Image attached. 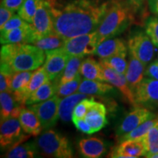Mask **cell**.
I'll return each mask as SVG.
<instances>
[{
  "mask_svg": "<svg viewBox=\"0 0 158 158\" xmlns=\"http://www.w3.org/2000/svg\"><path fill=\"white\" fill-rule=\"evenodd\" d=\"M108 7L100 0H73L62 8L51 7L54 32L68 40L96 31Z\"/></svg>",
  "mask_w": 158,
  "mask_h": 158,
  "instance_id": "obj_1",
  "label": "cell"
},
{
  "mask_svg": "<svg viewBox=\"0 0 158 158\" xmlns=\"http://www.w3.org/2000/svg\"><path fill=\"white\" fill-rule=\"evenodd\" d=\"M45 52L29 43L5 44L1 48V64L13 73L35 70L45 62Z\"/></svg>",
  "mask_w": 158,
  "mask_h": 158,
  "instance_id": "obj_2",
  "label": "cell"
},
{
  "mask_svg": "<svg viewBox=\"0 0 158 158\" xmlns=\"http://www.w3.org/2000/svg\"><path fill=\"white\" fill-rule=\"evenodd\" d=\"M130 10H132L130 7L121 2L114 1L109 4L108 10L96 30L99 43L119 35L127 28L132 21Z\"/></svg>",
  "mask_w": 158,
  "mask_h": 158,
  "instance_id": "obj_3",
  "label": "cell"
},
{
  "mask_svg": "<svg viewBox=\"0 0 158 158\" xmlns=\"http://www.w3.org/2000/svg\"><path fill=\"white\" fill-rule=\"evenodd\" d=\"M37 145L43 155L54 158H71L73 157L69 140L53 130L43 133L37 140Z\"/></svg>",
  "mask_w": 158,
  "mask_h": 158,
  "instance_id": "obj_4",
  "label": "cell"
},
{
  "mask_svg": "<svg viewBox=\"0 0 158 158\" xmlns=\"http://www.w3.org/2000/svg\"><path fill=\"white\" fill-rule=\"evenodd\" d=\"M32 33V42L37 39L54 32L51 5L48 0H40L36 13L30 23Z\"/></svg>",
  "mask_w": 158,
  "mask_h": 158,
  "instance_id": "obj_5",
  "label": "cell"
},
{
  "mask_svg": "<svg viewBox=\"0 0 158 158\" xmlns=\"http://www.w3.org/2000/svg\"><path fill=\"white\" fill-rule=\"evenodd\" d=\"M99 43L98 33L94 31L66 40L62 48L70 56L84 57L95 54Z\"/></svg>",
  "mask_w": 158,
  "mask_h": 158,
  "instance_id": "obj_6",
  "label": "cell"
},
{
  "mask_svg": "<svg viewBox=\"0 0 158 158\" xmlns=\"http://www.w3.org/2000/svg\"><path fill=\"white\" fill-rule=\"evenodd\" d=\"M127 47L130 54L139 59L145 65L152 60L155 55V45L146 31H138L130 35Z\"/></svg>",
  "mask_w": 158,
  "mask_h": 158,
  "instance_id": "obj_7",
  "label": "cell"
},
{
  "mask_svg": "<svg viewBox=\"0 0 158 158\" xmlns=\"http://www.w3.org/2000/svg\"><path fill=\"white\" fill-rule=\"evenodd\" d=\"M19 118H9L1 121L0 127V145L2 149L15 147L23 143L30 135H24Z\"/></svg>",
  "mask_w": 158,
  "mask_h": 158,
  "instance_id": "obj_8",
  "label": "cell"
},
{
  "mask_svg": "<svg viewBox=\"0 0 158 158\" xmlns=\"http://www.w3.org/2000/svg\"><path fill=\"white\" fill-rule=\"evenodd\" d=\"M61 99L55 94L52 98L38 103L31 104L29 108L38 116L43 130H48L56 123L59 117V107Z\"/></svg>",
  "mask_w": 158,
  "mask_h": 158,
  "instance_id": "obj_9",
  "label": "cell"
},
{
  "mask_svg": "<svg viewBox=\"0 0 158 158\" xmlns=\"http://www.w3.org/2000/svg\"><path fill=\"white\" fill-rule=\"evenodd\" d=\"M134 94L137 106L147 108L158 107V81L143 78L134 91Z\"/></svg>",
  "mask_w": 158,
  "mask_h": 158,
  "instance_id": "obj_10",
  "label": "cell"
},
{
  "mask_svg": "<svg viewBox=\"0 0 158 158\" xmlns=\"http://www.w3.org/2000/svg\"><path fill=\"white\" fill-rule=\"evenodd\" d=\"M155 117V114L147 108L139 106L134 107V109L124 118L118 125L116 130V135L118 138L121 137L135 129L147 120Z\"/></svg>",
  "mask_w": 158,
  "mask_h": 158,
  "instance_id": "obj_11",
  "label": "cell"
},
{
  "mask_svg": "<svg viewBox=\"0 0 158 158\" xmlns=\"http://www.w3.org/2000/svg\"><path fill=\"white\" fill-rule=\"evenodd\" d=\"M45 55L46 57L43 68L46 71L49 79L54 81L64 70L70 56L63 48L45 51Z\"/></svg>",
  "mask_w": 158,
  "mask_h": 158,
  "instance_id": "obj_12",
  "label": "cell"
},
{
  "mask_svg": "<svg viewBox=\"0 0 158 158\" xmlns=\"http://www.w3.org/2000/svg\"><path fill=\"white\" fill-rule=\"evenodd\" d=\"M100 64H101L102 71H103L106 81L114 85L115 87L117 88L123 94L126 100L131 106H133V107L138 106L135 102V94H134L133 91L130 87L125 76L116 72L113 69L108 68V67L101 64V63H100Z\"/></svg>",
  "mask_w": 158,
  "mask_h": 158,
  "instance_id": "obj_13",
  "label": "cell"
},
{
  "mask_svg": "<svg viewBox=\"0 0 158 158\" xmlns=\"http://www.w3.org/2000/svg\"><path fill=\"white\" fill-rule=\"evenodd\" d=\"M146 154L141 139L126 140L119 142V144L114 147L109 154V157L115 158H137Z\"/></svg>",
  "mask_w": 158,
  "mask_h": 158,
  "instance_id": "obj_14",
  "label": "cell"
},
{
  "mask_svg": "<svg viewBox=\"0 0 158 158\" xmlns=\"http://www.w3.org/2000/svg\"><path fill=\"white\" fill-rule=\"evenodd\" d=\"M1 121L9 118H19L25 105L19 103L11 92H2L0 94Z\"/></svg>",
  "mask_w": 158,
  "mask_h": 158,
  "instance_id": "obj_15",
  "label": "cell"
},
{
  "mask_svg": "<svg viewBox=\"0 0 158 158\" xmlns=\"http://www.w3.org/2000/svg\"><path fill=\"white\" fill-rule=\"evenodd\" d=\"M0 41L2 45L16 44V43H31L32 33L31 24L23 26L12 29V30L1 32Z\"/></svg>",
  "mask_w": 158,
  "mask_h": 158,
  "instance_id": "obj_16",
  "label": "cell"
},
{
  "mask_svg": "<svg viewBox=\"0 0 158 158\" xmlns=\"http://www.w3.org/2000/svg\"><path fill=\"white\" fill-rule=\"evenodd\" d=\"M130 59L125 76L130 87L133 91L143 80L145 76V66L139 59L130 54Z\"/></svg>",
  "mask_w": 158,
  "mask_h": 158,
  "instance_id": "obj_17",
  "label": "cell"
},
{
  "mask_svg": "<svg viewBox=\"0 0 158 158\" xmlns=\"http://www.w3.org/2000/svg\"><path fill=\"white\" fill-rule=\"evenodd\" d=\"M122 52H127V46L124 40L118 38H108L98 45L94 54L100 59H106Z\"/></svg>",
  "mask_w": 158,
  "mask_h": 158,
  "instance_id": "obj_18",
  "label": "cell"
},
{
  "mask_svg": "<svg viewBox=\"0 0 158 158\" xmlns=\"http://www.w3.org/2000/svg\"><path fill=\"white\" fill-rule=\"evenodd\" d=\"M19 119L25 133L32 136H37L40 134L43 130L42 124L33 110L24 108L20 114Z\"/></svg>",
  "mask_w": 158,
  "mask_h": 158,
  "instance_id": "obj_19",
  "label": "cell"
},
{
  "mask_svg": "<svg viewBox=\"0 0 158 158\" xmlns=\"http://www.w3.org/2000/svg\"><path fill=\"white\" fill-rule=\"evenodd\" d=\"M33 71H21L13 74L12 78L10 91L19 103L26 105L24 99V91L28 85Z\"/></svg>",
  "mask_w": 158,
  "mask_h": 158,
  "instance_id": "obj_20",
  "label": "cell"
},
{
  "mask_svg": "<svg viewBox=\"0 0 158 158\" xmlns=\"http://www.w3.org/2000/svg\"><path fill=\"white\" fill-rule=\"evenodd\" d=\"M79 151L84 157L98 158L106 152V145L100 138H85L78 142Z\"/></svg>",
  "mask_w": 158,
  "mask_h": 158,
  "instance_id": "obj_21",
  "label": "cell"
},
{
  "mask_svg": "<svg viewBox=\"0 0 158 158\" xmlns=\"http://www.w3.org/2000/svg\"><path fill=\"white\" fill-rule=\"evenodd\" d=\"M106 108L103 104L94 101L85 116L94 133L100 130L108 123L106 118Z\"/></svg>",
  "mask_w": 158,
  "mask_h": 158,
  "instance_id": "obj_22",
  "label": "cell"
},
{
  "mask_svg": "<svg viewBox=\"0 0 158 158\" xmlns=\"http://www.w3.org/2000/svg\"><path fill=\"white\" fill-rule=\"evenodd\" d=\"M87 94L78 92V93H74L71 95L63 98L59 102V118L64 122H68L72 120L73 113L77 104L84 99L87 98Z\"/></svg>",
  "mask_w": 158,
  "mask_h": 158,
  "instance_id": "obj_23",
  "label": "cell"
},
{
  "mask_svg": "<svg viewBox=\"0 0 158 158\" xmlns=\"http://www.w3.org/2000/svg\"><path fill=\"white\" fill-rule=\"evenodd\" d=\"M114 89L110 84H106L100 81L84 79L81 82L78 92L87 95H103Z\"/></svg>",
  "mask_w": 158,
  "mask_h": 158,
  "instance_id": "obj_24",
  "label": "cell"
},
{
  "mask_svg": "<svg viewBox=\"0 0 158 158\" xmlns=\"http://www.w3.org/2000/svg\"><path fill=\"white\" fill-rule=\"evenodd\" d=\"M84 60L82 56H70L68 61L64 70L59 76L55 78V84H63L73 80L80 73V67Z\"/></svg>",
  "mask_w": 158,
  "mask_h": 158,
  "instance_id": "obj_25",
  "label": "cell"
},
{
  "mask_svg": "<svg viewBox=\"0 0 158 158\" xmlns=\"http://www.w3.org/2000/svg\"><path fill=\"white\" fill-rule=\"evenodd\" d=\"M80 74L85 78L106 81L101 64L92 57L85 59L80 67Z\"/></svg>",
  "mask_w": 158,
  "mask_h": 158,
  "instance_id": "obj_26",
  "label": "cell"
},
{
  "mask_svg": "<svg viewBox=\"0 0 158 158\" xmlns=\"http://www.w3.org/2000/svg\"><path fill=\"white\" fill-rule=\"evenodd\" d=\"M37 145L33 142L18 144L8 150L5 157L8 158H32L38 154Z\"/></svg>",
  "mask_w": 158,
  "mask_h": 158,
  "instance_id": "obj_27",
  "label": "cell"
},
{
  "mask_svg": "<svg viewBox=\"0 0 158 158\" xmlns=\"http://www.w3.org/2000/svg\"><path fill=\"white\" fill-rule=\"evenodd\" d=\"M55 94L56 88L54 83L51 80H48L29 97L26 101V105H31L45 101L52 98Z\"/></svg>",
  "mask_w": 158,
  "mask_h": 158,
  "instance_id": "obj_28",
  "label": "cell"
},
{
  "mask_svg": "<svg viewBox=\"0 0 158 158\" xmlns=\"http://www.w3.org/2000/svg\"><path fill=\"white\" fill-rule=\"evenodd\" d=\"M48 80H50V79H49L48 74H47L46 71L45 70L43 66L42 68H38L35 71H33L32 76L31 77L30 81H29V84L24 91V94H23L25 103L29 97L32 93H34L40 86H42L43 84L48 81Z\"/></svg>",
  "mask_w": 158,
  "mask_h": 158,
  "instance_id": "obj_29",
  "label": "cell"
},
{
  "mask_svg": "<svg viewBox=\"0 0 158 158\" xmlns=\"http://www.w3.org/2000/svg\"><path fill=\"white\" fill-rule=\"evenodd\" d=\"M66 40L57 35L56 33H52L47 36L37 39L32 43L33 45L45 51L54 50V49L62 48L64 46Z\"/></svg>",
  "mask_w": 158,
  "mask_h": 158,
  "instance_id": "obj_30",
  "label": "cell"
},
{
  "mask_svg": "<svg viewBox=\"0 0 158 158\" xmlns=\"http://www.w3.org/2000/svg\"><path fill=\"white\" fill-rule=\"evenodd\" d=\"M141 139L145 147L146 154L144 157H150L158 153V122Z\"/></svg>",
  "mask_w": 158,
  "mask_h": 158,
  "instance_id": "obj_31",
  "label": "cell"
},
{
  "mask_svg": "<svg viewBox=\"0 0 158 158\" xmlns=\"http://www.w3.org/2000/svg\"><path fill=\"white\" fill-rule=\"evenodd\" d=\"M126 56H127V52H122L108 58L100 59L99 62L113 69L119 73L125 75L128 66Z\"/></svg>",
  "mask_w": 158,
  "mask_h": 158,
  "instance_id": "obj_32",
  "label": "cell"
},
{
  "mask_svg": "<svg viewBox=\"0 0 158 158\" xmlns=\"http://www.w3.org/2000/svg\"><path fill=\"white\" fill-rule=\"evenodd\" d=\"M158 122V117H155L152 119H149L141 125L138 126L135 129L132 130L131 132L128 133L125 135L121 136V137L118 138V141L121 142L126 140H136V139H141L143 137L144 135L147 134L149 130L153 127L155 124Z\"/></svg>",
  "mask_w": 158,
  "mask_h": 158,
  "instance_id": "obj_33",
  "label": "cell"
},
{
  "mask_svg": "<svg viewBox=\"0 0 158 158\" xmlns=\"http://www.w3.org/2000/svg\"><path fill=\"white\" fill-rule=\"evenodd\" d=\"M81 75L78 74L73 80L65 83L63 84H55L56 88V95L59 98H65L74 94L78 89L81 82Z\"/></svg>",
  "mask_w": 158,
  "mask_h": 158,
  "instance_id": "obj_34",
  "label": "cell"
},
{
  "mask_svg": "<svg viewBox=\"0 0 158 158\" xmlns=\"http://www.w3.org/2000/svg\"><path fill=\"white\" fill-rule=\"evenodd\" d=\"M39 1L40 0H24L23 5L18 10V15L25 21L31 23L36 13Z\"/></svg>",
  "mask_w": 158,
  "mask_h": 158,
  "instance_id": "obj_35",
  "label": "cell"
},
{
  "mask_svg": "<svg viewBox=\"0 0 158 158\" xmlns=\"http://www.w3.org/2000/svg\"><path fill=\"white\" fill-rule=\"evenodd\" d=\"M145 31L153 44L158 48V15L148 18L145 22Z\"/></svg>",
  "mask_w": 158,
  "mask_h": 158,
  "instance_id": "obj_36",
  "label": "cell"
},
{
  "mask_svg": "<svg viewBox=\"0 0 158 158\" xmlns=\"http://www.w3.org/2000/svg\"><path fill=\"white\" fill-rule=\"evenodd\" d=\"M13 73L8 67L5 64H1V73H0V91L2 92H10L12 78Z\"/></svg>",
  "mask_w": 158,
  "mask_h": 158,
  "instance_id": "obj_37",
  "label": "cell"
},
{
  "mask_svg": "<svg viewBox=\"0 0 158 158\" xmlns=\"http://www.w3.org/2000/svg\"><path fill=\"white\" fill-rule=\"evenodd\" d=\"M94 100L93 98L87 99L85 98L81 100L80 102L77 104L73 113L72 118H85L88 110L92 107V105L94 104Z\"/></svg>",
  "mask_w": 158,
  "mask_h": 158,
  "instance_id": "obj_38",
  "label": "cell"
},
{
  "mask_svg": "<svg viewBox=\"0 0 158 158\" xmlns=\"http://www.w3.org/2000/svg\"><path fill=\"white\" fill-rule=\"evenodd\" d=\"M28 22L25 21L23 19H21L19 15H14L10 19L6 22L2 27H1V32H5L12 29L19 28V27H23V26L28 24Z\"/></svg>",
  "mask_w": 158,
  "mask_h": 158,
  "instance_id": "obj_39",
  "label": "cell"
},
{
  "mask_svg": "<svg viewBox=\"0 0 158 158\" xmlns=\"http://www.w3.org/2000/svg\"><path fill=\"white\" fill-rule=\"evenodd\" d=\"M72 121L76 126V127L82 133L86 134H92L94 133L92 127L88 123L85 118H72Z\"/></svg>",
  "mask_w": 158,
  "mask_h": 158,
  "instance_id": "obj_40",
  "label": "cell"
},
{
  "mask_svg": "<svg viewBox=\"0 0 158 158\" xmlns=\"http://www.w3.org/2000/svg\"><path fill=\"white\" fill-rule=\"evenodd\" d=\"M145 76L158 81V60L154 61L148 65L145 70Z\"/></svg>",
  "mask_w": 158,
  "mask_h": 158,
  "instance_id": "obj_41",
  "label": "cell"
},
{
  "mask_svg": "<svg viewBox=\"0 0 158 158\" xmlns=\"http://www.w3.org/2000/svg\"><path fill=\"white\" fill-rule=\"evenodd\" d=\"M13 13H14L13 11L7 9L3 5H1V8H0V28L2 27L6 22L14 15Z\"/></svg>",
  "mask_w": 158,
  "mask_h": 158,
  "instance_id": "obj_42",
  "label": "cell"
},
{
  "mask_svg": "<svg viewBox=\"0 0 158 158\" xmlns=\"http://www.w3.org/2000/svg\"><path fill=\"white\" fill-rule=\"evenodd\" d=\"M23 2L24 0H2L1 5L15 12L19 10L21 6L23 5Z\"/></svg>",
  "mask_w": 158,
  "mask_h": 158,
  "instance_id": "obj_43",
  "label": "cell"
},
{
  "mask_svg": "<svg viewBox=\"0 0 158 158\" xmlns=\"http://www.w3.org/2000/svg\"><path fill=\"white\" fill-rule=\"evenodd\" d=\"M128 5L134 12H138L143 8L146 0H127Z\"/></svg>",
  "mask_w": 158,
  "mask_h": 158,
  "instance_id": "obj_44",
  "label": "cell"
},
{
  "mask_svg": "<svg viewBox=\"0 0 158 158\" xmlns=\"http://www.w3.org/2000/svg\"><path fill=\"white\" fill-rule=\"evenodd\" d=\"M149 10L154 14L158 15V0H147Z\"/></svg>",
  "mask_w": 158,
  "mask_h": 158,
  "instance_id": "obj_45",
  "label": "cell"
},
{
  "mask_svg": "<svg viewBox=\"0 0 158 158\" xmlns=\"http://www.w3.org/2000/svg\"><path fill=\"white\" fill-rule=\"evenodd\" d=\"M157 60H158V57H157Z\"/></svg>",
  "mask_w": 158,
  "mask_h": 158,
  "instance_id": "obj_46",
  "label": "cell"
}]
</instances>
